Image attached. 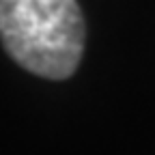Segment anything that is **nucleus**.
I'll list each match as a JSON object with an SVG mask.
<instances>
[{
  "instance_id": "1",
  "label": "nucleus",
  "mask_w": 155,
  "mask_h": 155,
  "mask_svg": "<svg viewBox=\"0 0 155 155\" xmlns=\"http://www.w3.org/2000/svg\"><path fill=\"white\" fill-rule=\"evenodd\" d=\"M0 35L26 71L65 80L80 65L86 26L78 0H0Z\"/></svg>"
}]
</instances>
